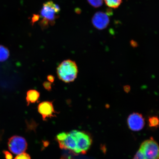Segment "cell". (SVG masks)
I'll use <instances>...</instances> for the list:
<instances>
[{
    "instance_id": "12",
    "label": "cell",
    "mask_w": 159,
    "mask_h": 159,
    "mask_svg": "<svg viewBox=\"0 0 159 159\" xmlns=\"http://www.w3.org/2000/svg\"><path fill=\"white\" fill-rule=\"evenodd\" d=\"M106 5L108 7L116 9L119 7L122 3V0H104Z\"/></svg>"
},
{
    "instance_id": "11",
    "label": "cell",
    "mask_w": 159,
    "mask_h": 159,
    "mask_svg": "<svg viewBox=\"0 0 159 159\" xmlns=\"http://www.w3.org/2000/svg\"><path fill=\"white\" fill-rule=\"evenodd\" d=\"M149 126L151 128H157L159 127V117L157 116H149L148 119Z\"/></svg>"
},
{
    "instance_id": "19",
    "label": "cell",
    "mask_w": 159,
    "mask_h": 159,
    "mask_svg": "<svg viewBox=\"0 0 159 159\" xmlns=\"http://www.w3.org/2000/svg\"><path fill=\"white\" fill-rule=\"evenodd\" d=\"M124 89L125 92L128 93L130 92L131 90V87L129 85H125L124 87Z\"/></svg>"
},
{
    "instance_id": "6",
    "label": "cell",
    "mask_w": 159,
    "mask_h": 159,
    "mask_svg": "<svg viewBox=\"0 0 159 159\" xmlns=\"http://www.w3.org/2000/svg\"><path fill=\"white\" fill-rule=\"evenodd\" d=\"M53 101H44L40 103L38 106V111L43 120L56 116V112L53 106Z\"/></svg>"
},
{
    "instance_id": "7",
    "label": "cell",
    "mask_w": 159,
    "mask_h": 159,
    "mask_svg": "<svg viewBox=\"0 0 159 159\" xmlns=\"http://www.w3.org/2000/svg\"><path fill=\"white\" fill-rule=\"evenodd\" d=\"M127 123L130 130L139 131L143 128L145 120L142 114L139 113L134 112L128 116Z\"/></svg>"
},
{
    "instance_id": "16",
    "label": "cell",
    "mask_w": 159,
    "mask_h": 159,
    "mask_svg": "<svg viewBox=\"0 0 159 159\" xmlns=\"http://www.w3.org/2000/svg\"><path fill=\"white\" fill-rule=\"evenodd\" d=\"M133 159H146L144 155L140 150L137 152Z\"/></svg>"
},
{
    "instance_id": "5",
    "label": "cell",
    "mask_w": 159,
    "mask_h": 159,
    "mask_svg": "<svg viewBox=\"0 0 159 159\" xmlns=\"http://www.w3.org/2000/svg\"><path fill=\"white\" fill-rule=\"evenodd\" d=\"M8 146L10 151L15 154L25 152L27 148L26 141L23 137L14 136L11 137L8 142Z\"/></svg>"
},
{
    "instance_id": "2",
    "label": "cell",
    "mask_w": 159,
    "mask_h": 159,
    "mask_svg": "<svg viewBox=\"0 0 159 159\" xmlns=\"http://www.w3.org/2000/svg\"><path fill=\"white\" fill-rule=\"evenodd\" d=\"M59 5L49 1L43 4L41 11V16L43 19L41 22V25L43 27H46L49 22L53 24V22L56 19V14L60 11Z\"/></svg>"
},
{
    "instance_id": "9",
    "label": "cell",
    "mask_w": 159,
    "mask_h": 159,
    "mask_svg": "<svg viewBox=\"0 0 159 159\" xmlns=\"http://www.w3.org/2000/svg\"><path fill=\"white\" fill-rule=\"evenodd\" d=\"M40 97V94L39 92L35 89H30L28 91L26 97L28 106L31 104L38 102Z\"/></svg>"
},
{
    "instance_id": "18",
    "label": "cell",
    "mask_w": 159,
    "mask_h": 159,
    "mask_svg": "<svg viewBox=\"0 0 159 159\" xmlns=\"http://www.w3.org/2000/svg\"><path fill=\"white\" fill-rule=\"evenodd\" d=\"M48 81L51 83L54 82L55 80V77L54 76L52 75H49L47 77Z\"/></svg>"
},
{
    "instance_id": "10",
    "label": "cell",
    "mask_w": 159,
    "mask_h": 159,
    "mask_svg": "<svg viewBox=\"0 0 159 159\" xmlns=\"http://www.w3.org/2000/svg\"><path fill=\"white\" fill-rule=\"evenodd\" d=\"M9 52L7 48L0 45V62H3L9 58Z\"/></svg>"
},
{
    "instance_id": "13",
    "label": "cell",
    "mask_w": 159,
    "mask_h": 159,
    "mask_svg": "<svg viewBox=\"0 0 159 159\" xmlns=\"http://www.w3.org/2000/svg\"><path fill=\"white\" fill-rule=\"evenodd\" d=\"M89 4L95 8L101 7L103 4V0H87Z\"/></svg>"
},
{
    "instance_id": "21",
    "label": "cell",
    "mask_w": 159,
    "mask_h": 159,
    "mask_svg": "<svg viewBox=\"0 0 159 159\" xmlns=\"http://www.w3.org/2000/svg\"><path fill=\"white\" fill-rule=\"evenodd\" d=\"M39 19V16L37 15H34L32 17V22L33 24H34L35 21H37Z\"/></svg>"
},
{
    "instance_id": "20",
    "label": "cell",
    "mask_w": 159,
    "mask_h": 159,
    "mask_svg": "<svg viewBox=\"0 0 159 159\" xmlns=\"http://www.w3.org/2000/svg\"><path fill=\"white\" fill-rule=\"evenodd\" d=\"M130 43L132 47L133 48H136L138 47V43L136 42V41H135L134 40L131 41L130 42Z\"/></svg>"
},
{
    "instance_id": "15",
    "label": "cell",
    "mask_w": 159,
    "mask_h": 159,
    "mask_svg": "<svg viewBox=\"0 0 159 159\" xmlns=\"http://www.w3.org/2000/svg\"><path fill=\"white\" fill-rule=\"evenodd\" d=\"M14 159H31V157L29 154L23 152L18 155Z\"/></svg>"
},
{
    "instance_id": "8",
    "label": "cell",
    "mask_w": 159,
    "mask_h": 159,
    "mask_svg": "<svg viewBox=\"0 0 159 159\" xmlns=\"http://www.w3.org/2000/svg\"><path fill=\"white\" fill-rule=\"evenodd\" d=\"M109 18L106 13L99 11L95 13L92 19V22L94 27L97 29H104L108 27Z\"/></svg>"
},
{
    "instance_id": "1",
    "label": "cell",
    "mask_w": 159,
    "mask_h": 159,
    "mask_svg": "<svg viewBox=\"0 0 159 159\" xmlns=\"http://www.w3.org/2000/svg\"><path fill=\"white\" fill-rule=\"evenodd\" d=\"M57 73L58 78L63 82H73L77 78L78 68L76 62L71 59H66L57 66Z\"/></svg>"
},
{
    "instance_id": "4",
    "label": "cell",
    "mask_w": 159,
    "mask_h": 159,
    "mask_svg": "<svg viewBox=\"0 0 159 159\" xmlns=\"http://www.w3.org/2000/svg\"><path fill=\"white\" fill-rule=\"evenodd\" d=\"M72 132L76 139L78 154H85L90 148L92 139L84 132L77 130H73Z\"/></svg>"
},
{
    "instance_id": "14",
    "label": "cell",
    "mask_w": 159,
    "mask_h": 159,
    "mask_svg": "<svg viewBox=\"0 0 159 159\" xmlns=\"http://www.w3.org/2000/svg\"><path fill=\"white\" fill-rule=\"evenodd\" d=\"M43 86L46 90L48 91H50L52 89V83L48 81H44L43 83Z\"/></svg>"
},
{
    "instance_id": "17",
    "label": "cell",
    "mask_w": 159,
    "mask_h": 159,
    "mask_svg": "<svg viewBox=\"0 0 159 159\" xmlns=\"http://www.w3.org/2000/svg\"><path fill=\"white\" fill-rule=\"evenodd\" d=\"M3 154H4L6 159H12V155L7 151H4L3 152Z\"/></svg>"
},
{
    "instance_id": "3",
    "label": "cell",
    "mask_w": 159,
    "mask_h": 159,
    "mask_svg": "<svg viewBox=\"0 0 159 159\" xmlns=\"http://www.w3.org/2000/svg\"><path fill=\"white\" fill-rule=\"evenodd\" d=\"M140 150L146 159H159V146L153 139L144 141Z\"/></svg>"
}]
</instances>
